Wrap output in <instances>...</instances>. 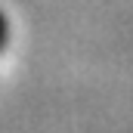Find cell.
<instances>
[{
	"label": "cell",
	"mask_w": 133,
	"mask_h": 133,
	"mask_svg": "<svg viewBox=\"0 0 133 133\" xmlns=\"http://www.w3.org/2000/svg\"><path fill=\"white\" fill-rule=\"evenodd\" d=\"M9 34H12L9 31V19H6V12L0 9V53L9 46Z\"/></svg>",
	"instance_id": "obj_1"
}]
</instances>
